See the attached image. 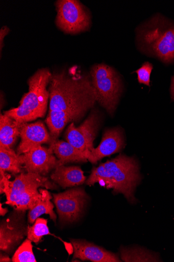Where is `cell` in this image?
I'll return each instance as SVG.
<instances>
[{
  "instance_id": "d6986e66",
  "label": "cell",
  "mask_w": 174,
  "mask_h": 262,
  "mask_svg": "<svg viewBox=\"0 0 174 262\" xmlns=\"http://www.w3.org/2000/svg\"><path fill=\"white\" fill-rule=\"evenodd\" d=\"M22 169L20 156L12 148L0 145V170L17 174Z\"/></svg>"
},
{
  "instance_id": "d4e9b609",
  "label": "cell",
  "mask_w": 174,
  "mask_h": 262,
  "mask_svg": "<svg viewBox=\"0 0 174 262\" xmlns=\"http://www.w3.org/2000/svg\"><path fill=\"white\" fill-rule=\"evenodd\" d=\"M170 92L171 101L174 102V76L171 78Z\"/></svg>"
},
{
  "instance_id": "7c38bea8",
  "label": "cell",
  "mask_w": 174,
  "mask_h": 262,
  "mask_svg": "<svg viewBox=\"0 0 174 262\" xmlns=\"http://www.w3.org/2000/svg\"><path fill=\"white\" fill-rule=\"evenodd\" d=\"M19 132L21 141L16 152L18 155L26 154L35 147L52 143L51 134L41 121L20 123Z\"/></svg>"
},
{
  "instance_id": "7402d4cb",
  "label": "cell",
  "mask_w": 174,
  "mask_h": 262,
  "mask_svg": "<svg viewBox=\"0 0 174 262\" xmlns=\"http://www.w3.org/2000/svg\"><path fill=\"white\" fill-rule=\"evenodd\" d=\"M32 242L28 239L16 249L12 258L13 262H36Z\"/></svg>"
},
{
  "instance_id": "277c9868",
  "label": "cell",
  "mask_w": 174,
  "mask_h": 262,
  "mask_svg": "<svg viewBox=\"0 0 174 262\" xmlns=\"http://www.w3.org/2000/svg\"><path fill=\"white\" fill-rule=\"evenodd\" d=\"M53 74L47 68L39 69L28 80L29 92L23 95L16 108L4 112V114L19 123H28L43 117L49 100L47 85Z\"/></svg>"
},
{
  "instance_id": "3957f363",
  "label": "cell",
  "mask_w": 174,
  "mask_h": 262,
  "mask_svg": "<svg viewBox=\"0 0 174 262\" xmlns=\"http://www.w3.org/2000/svg\"><path fill=\"white\" fill-rule=\"evenodd\" d=\"M138 47L144 54L165 63L174 61V23L157 15L139 27L136 31Z\"/></svg>"
},
{
  "instance_id": "ffe728a7",
  "label": "cell",
  "mask_w": 174,
  "mask_h": 262,
  "mask_svg": "<svg viewBox=\"0 0 174 262\" xmlns=\"http://www.w3.org/2000/svg\"><path fill=\"white\" fill-rule=\"evenodd\" d=\"M120 257L124 261H158L154 254L140 248H121Z\"/></svg>"
},
{
  "instance_id": "2e32d148",
  "label": "cell",
  "mask_w": 174,
  "mask_h": 262,
  "mask_svg": "<svg viewBox=\"0 0 174 262\" xmlns=\"http://www.w3.org/2000/svg\"><path fill=\"white\" fill-rule=\"evenodd\" d=\"M49 148L58 158L59 165H63L70 162H86L88 161L82 152L67 141L57 140L49 145Z\"/></svg>"
},
{
  "instance_id": "7a4b0ae2",
  "label": "cell",
  "mask_w": 174,
  "mask_h": 262,
  "mask_svg": "<svg viewBox=\"0 0 174 262\" xmlns=\"http://www.w3.org/2000/svg\"><path fill=\"white\" fill-rule=\"evenodd\" d=\"M141 179L137 161L133 157L120 155L93 168L86 184L91 186L98 183L113 189L115 194H122L133 204L137 202L134 192Z\"/></svg>"
},
{
  "instance_id": "5bb4252c",
  "label": "cell",
  "mask_w": 174,
  "mask_h": 262,
  "mask_svg": "<svg viewBox=\"0 0 174 262\" xmlns=\"http://www.w3.org/2000/svg\"><path fill=\"white\" fill-rule=\"evenodd\" d=\"M73 249V259L93 262L121 261L118 256L105 249L84 240L71 239Z\"/></svg>"
},
{
  "instance_id": "ba28073f",
  "label": "cell",
  "mask_w": 174,
  "mask_h": 262,
  "mask_svg": "<svg viewBox=\"0 0 174 262\" xmlns=\"http://www.w3.org/2000/svg\"><path fill=\"white\" fill-rule=\"evenodd\" d=\"M27 211L14 209L0 224V250L8 255L15 253L24 237L28 235Z\"/></svg>"
},
{
  "instance_id": "8fae6325",
  "label": "cell",
  "mask_w": 174,
  "mask_h": 262,
  "mask_svg": "<svg viewBox=\"0 0 174 262\" xmlns=\"http://www.w3.org/2000/svg\"><path fill=\"white\" fill-rule=\"evenodd\" d=\"M19 156L23 165L22 169L28 173L45 176L59 166V160L52 150L42 145Z\"/></svg>"
},
{
  "instance_id": "44dd1931",
  "label": "cell",
  "mask_w": 174,
  "mask_h": 262,
  "mask_svg": "<svg viewBox=\"0 0 174 262\" xmlns=\"http://www.w3.org/2000/svg\"><path fill=\"white\" fill-rule=\"evenodd\" d=\"M47 224V220L39 217L33 226L28 225V239L33 243L38 244L41 241L43 236L52 234Z\"/></svg>"
},
{
  "instance_id": "4316f807",
  "label": "cell",
  "mask_w": 174,
  "mask_h": 262,
  "mask_svg": "<svg viewBox=\"0 0 174 262\" xmlns=\"http://www.w3.org/2000/svg\"><path fill=\"white\" fill-rule=\"evenodd\" d=\"M2 203L0 204V215L2 216L6 215V214L8 212V209L7 208H3Z\"/></svg>"
},
{
  "instance_id": "6da1fadb",
  "label": "cell",
  "mask_w": 174,
  "mask_h": 262,
  "mask_svg": "<svg viewBox=\"0 0 174 262\" xmlns=\"http://www.w3.org/2000/svg\"><path fill=\"white\" fill-rule=\"evenodd\" d=\"M48 91L49 104L45 122L52 144L67 124L82 120L97 98L91 76L77 67L53 75Z\"/></svg>"
},
{
  "instance_id": "9c48e42d",
  "label": "cell",
  "mask_w": 174,
  "mask_h": 262,
  "mask_svg": "<svg viewBox=\"0 0 174 262\" xmlns=\"http://www.w3.org/2000/svg\"><path fill=\"white\" fill-rule=\"evenodd\" d=\"M100 115L93 110L86 120L79 127L71 123L65 134L66 140L82 152L87 158L94 148L93 141L100 125Z\"/></svg>"
},
{
  "instance_id": "5b68a950",
  "label": "cell",
  "mask_w": 174,
  "mask_h": 262,
  "mask_svg": "<svg viewBox=\"0 0 174 262\" xmlns=\"http://www.w3.org/2000/svg\"><path fill=\"white\" fill-rule=\"evenodd\" d=\"M90 75L96 94L97 102L113 115L122 92V81L116 71L105 63L91 69Z\"/></svg>"
},
{
  "instance_id": "52a82bcc",
  "label": "cell",
  "mask_w": 174,
  "mask_h": 262,
  "mask_svg": "<svg viewBox=\"0 0 174 262\" xmlns=\"http://www.w3.org/2000/svg\"><path fill=\"white\" fill-rule=\"evenodd\" d=\"M11 176L0 170V193L5 194L7 198L6 204L13 207L18 198L28 190L34 188L45 187L46 189H55V183L38 174L21 173L15 180L10 181Z\"/></svg>"
},
{
  "instance_id": "ac0fdd59",
  "label": "cell",
  "mask_w": 174,
  "mask_h": 262,
  "mask_svg": "<svg viewBox=\"0 0 174 262\" xmlns=\"http://www.w3.org/2000/svg\"><path fill=\"white\" fill-rule=\"evenodd\" d=\"M42 196L36 205L30 210L28 214V222L30 225L34 224L36 220L43 214H47L49 218L56 223L57 216L54 210L55 207L51 202L53 199L51 193L47 189H39Z\"/></svg>"
},
{
  "instance_id": "e0dca14e",
  "label": "cell",
  "mask_w": 174,
  "mask_h": 262,
  "mask_svg": "<svg viewBox=\"0 0 174 262\" xmlns=\"http://www.w3.org/2000/svg\"><path fill=\"white\" fill-rule=\"evenodd\" d=\"M20 123L5 115H0V145L12 148L20 137Z\"/></svg>"
},
{
  "instance_id": "cb8c5ba5",
  "label": "cell",
  "mask_w": 174,
  "mask_h": 262,
  "mask_svg": "<svg viewBox=\"0 0 174 262\" xmlns=\"http://www.w3.org/2000/svg\"><path fill=\"white\" fill-rule=\"evenodd\" d=\"M10 32L9 29L7 27H4L0 30V45H1V53L4 47V41L5 37L9 34Z\"/></svg>"
},
{
  "instance_id": "9a60e30c",
  "label": "cell",
  "mask_w": 174,
  "mask_h": 262,
  "mask_svg": "<svg viewBox=\"0 0 174 262\" xmlns=\"http://www.w3.org/2000/svg\"><path fill=\"white\" fill-rule=\"evenodd\" d=\"M51 179L63 188L82 185L86 180L80 166L64 165L57 166L51 175Z\"/></svg>"
},
{
  "instance_id": "4fadbf2b",
  "label": "cell",
  "mask_w": 174,
  "mask_h": 262,
  "mask_svg": "<svg viewBox=\"0 0 174 262\" xmlns=\"http://www.w3.org/2000/svg\"><path fill=\"white\" fill-rule=\"evenodd\" d=\"M125 145V139L119 128L106 129L100 145L91 152L88 161L92 164H96L104 158L120 152Z\"/></svg>"
},
{
  "instance_id": "8992f818",
  "label": "cell",
  "mask_w": 174,
  "mask_h": 262,
  "mask_svg": "<svg viewBox=\"0 0 174 262\" xmlns=\"http://www.w3.org/2000/svg\"><path fill=\"white\" fill-rule=\"evenodd\" d=\"M57 27L67 34H77L88 31L91 17L87 8L77 0H59L56 3Z\"/></svg>"
},
{
  "instance_id": "30bf717a",
  "label": "cell",
  "mask_w": 174,
  "mask_h": 262,
  "mask_svg": "<svg viewBox=\"0 0 174 262\" xmlns=\"http://www.w3.org/2000/svg\"><path fill=\"white\" fill-rule=\"evenodd\" d=\"M60 221L72 223L82 216L89 197L84 188L76 187L58 194H53Z\"/></svg>"
},
{
  "instance_id": "484cf974",
  "label": "cell",
  "mask_w": 174,
  "mask_h": 262,
  "mask_svg": "<svg viewBox=\"0 0 174 262\" xmlns=\"http://www.w3.org/2000/svg\"><path fill=\"white\" fill-rule=\"evenodd\" d=\"M0 261H12V259H10L9 256L7 254H3V253L1 252V255H0Z\"/></svg>"
},
{
  "instance_id": "603a6c76",
  "label": "cell",
  "mask_w": 174,
  "mask_h": 262,
  "mask_svg": "<svg viewBox=\"0 0 174 262\" xmlns=\"http://www.w3.org/2000/svg\"><path fill=\"white\" fill-rule=\"evenodd\" d=\"M153 65L149 62H145L135 72L137 74L138 81L140 84L151 86V76L153 70Z\"/></svg>"
}]
</instances>
